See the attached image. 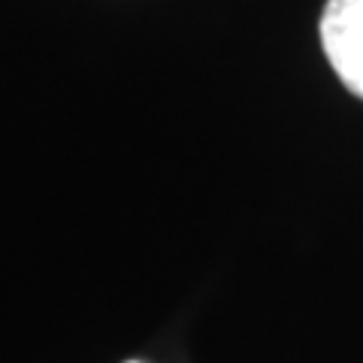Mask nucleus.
Here are the masks:
<instances>
[{"label":"nucleus","instance_id":"f03ea898","mask_svg":"<svg viewBox=\"0 0 363 363\" xmlns=\"http://www.w3.org/2000/svg\"><path fill=\"white\" fill-rule=\"evenodd\" d=\"M128 363H136V360H128Z\"/></svg>","mask_w":363,"mask_h":363},{"label":"nucleus","instance_id":"f257e3e1","mask_svg":"<svg viewBox=\"0 0 363 363\" xmlns=\"http://www.w3.org/2000/svg\"><path fill=\"white\" fill-rule=\"evenodd\" d=\"M321 45L342 85L363 100V0H327Z\"/></svg>","mask_w":363,"mask_h":363}]
</instances>
